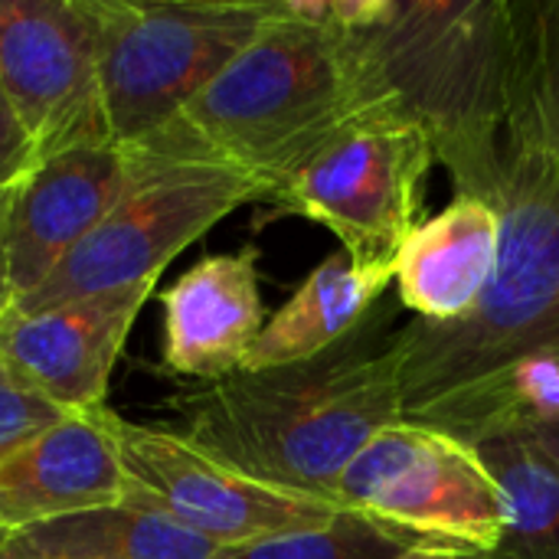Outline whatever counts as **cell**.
Here are the masks:
<instances>
[{
	"instance_id": "obj_28",
	"label": "cell",
	"mask_w": 559,
	"mask_h": 559,
	"mask_svg": "<svg viewBox=\"0 0 559 559\" xmlns=\"http://www.w3.org/2000/svg\"><path fill=\"white\" fill-rule=\"evenodd\" d=\"M3 540H7V531H3V527H0V544H3Z\"/></svg>"
},
{
	"instance_id": "obj_23",
	"label": "cell",
	"mask_w": 559,
	"mask_h": 559,
	"mask_svg": "<svg viewBox=\"0 0 559 559\" xmlns=\"http://www.w3.org/2000/svg\"><path fill=\"white\" fill-rule=\"evenodd\" d=\"M33 164H36V144L0 98V193L16 187Z\"/></svg>"
},
{
	"instance_id": "obj_9",
	"label": "cell",
	"mask_w": 559,
	"mask_h": 559,
	"mask_svg": "<svg viewBox=\"0 0 559 559\" xmlns=\"http://www.w3.org/2000/svg\"><path fill=\"white\" fill-rule=\"evenodd\" d=\"M115 445L128 508L154 511L216 547H242L324 524L344 508L262 485L193 445L183 432L128 423L115 413Z\"/></svg>"
},
{
	"instance_id": "obj_5",
	"label": "cell",
	"mask_w": 559,
	"mask_h": 559,
	"mask_svg": "<svg viewBox=\"0 0 559 559\" xmlns=\"http://www.w3.org/2000/svg\"><path fill=\"white\" fill-rule=\"evenodd\" d=\"M278 0H88L105 134L124 151L160 138L252 43Z\"/></svg>"
},
{
	"instance_id": "obj_16",
	"label": "cell",
	"mask_w": 559,
	"mask_h": 559,
	"mask_svg": "<svg viewBox=\"0 0 559 559\" xmlns=\"http://www.w3.org/2000/svg\"><path fill=\"white\" fill-rule=\"evenodd\" d=\"M390 292L393 269H360L344 249L331 252L269 318L246 370L301 364L331 350L337 341L354 334Z\"/></svg>"
},
{
	"instance_id": "obj_10",
	"label": "cell",
	"mask_w": 559,
	"mask_h": 559,
	"mask_svg": "<svg viewBox=\"0 0 559 559\" xmlns=\"http://www.w3.org/2000/svg\"><path fill=\"white\" fill-rule=\"evenodd\" d=\"M0 98L36 157L108 141L88 0H0Z\"/></svg>"
},
{
	"instance_id": "obj_18",
	"label": "cell",
	"mask_w": 559,
	"mask_h": 559,
	"mask_svg": "<svg viewBox=\"0 0 559 559\" xmlns=\"http://www.w3.org/2000/svg\"><path fill=\"white\" fill-rule=\"evenodd\" d=\"M409 423L442 429L468 445L559 423V347L521 354L498 370L439 396Z\"/></svg>"
},
{
	"instance_id": "obj_17",
	"label": "cell",
	"mask_w": 559,
	"mask_h": 559,
	"mask_svg": "<svg viewBox=\"0 0 559 559\" xmlns=\"http://www.w3.org/2000/svg\"><path fill=\"white\" fill-rule=\"evenodd\" d=\"M504 147L559 157V0H501Z\"/></svg>"
},
{
	"instance_id": "obj_13",
	"label": "cell",
	"mask_w": 559,
	"mask_h": 559,
	"mask_svg": "<svg viewBox=\"0 0 559 559\" xmlns=\"http://www.w3.org/2000/svg\"><path fill=\"white\" fill-rule=\"evenodd\" d=\"M259 246L203 255L160 292L164 373L210 386L246 370L269 324L259 292Z\"/></svg>"
},
{
	"instance_id": "obj_2",
	"label": "cell",
	"mask_w": 559,
	"mask_h": 559,
	"mask_svg": "<svg viewBox=\"0 0 559 559\" xmlns=\"http://www.w3.org/2000/svg\"><path fill=\"white\" fill-rule=\"evenodd\" d=\"M396 295L331 350L285 367L242 370L177 403L183 436L229 468L337 504V485L367 442L403 419L393 364Z\"/></svg>"
},
{
	"instance_id": "obj_15",
	"label": "cell",
	"mask_w": 559,
	"mask_h": 559,
	"mask_svg": "<svg viewBox=\"0 0 559 559\" xmlns=\"http://www.w3.org/2000/svg\"><path fill=\"white\" fill-rule=\"evenodd\" d=\"M504 216L475 193L423 219L393 259V295L400 308L429 324H459L488 295L501 262Z\"/></svg>"
},
{
	"instance_id": "obj_3",
	"label": "cell",
	"mask_w": 559,
	"mask_h": 559,
	"mask_svg": "<svg viewBox=\"0 0 559 559\" xmlns=\"http://www.w3.org/2000/svg\"><path fill=\"white\" fill-rule=\"evenodd\" d=\"M498 210L501 262L472 318H409L393 334L403 419L521 354L559 347V157L504 147Z\"/></svg>"
},
{
	"instance_id": "obj_11",
	"label": "cell",
	"mask_w": 559,
	"mask_h": 559,
	"mask_svg": "<svg viewBox=\"0 0 559 559\" xmlns=\"http://www.w3.org/2000/svg\"><path fill=\"white\" fill-rule=\"evenodd\" d=\"M138 174L141 157L111 141H88L36 157L10 190L7 210V252L16 305L29 298L124 200Z\"/></svg>"
},
{
	"instance_id": "obj_8",
	"label": "cell",
	"mask_w": 559,
	"mask_h": 559,
	"mask_svg": "<svg viewBox=\"0 0 559 559\" xmlns=\"http://www.w3.org/2000/svg\"><path fill=\"white\" fill-rule=\"evenodd\" d=\"M344 511H360L416 540L495 550L504 495L481 452L442 429L400 419L377 432L337 485Z\"/></svg>"
},
{
	"instance_id": "obj_21",
	"label": "cell",
	"mask_w": 559,
	"mask_h": 559,
	"mask_svg": "<svg viewBox=\"0 0 559 559\" xmlns=\"http://www.w3.org/2000/svg\"><path fill=\"white\" fill-rule=\"evenodd\" d=\"M423 540L393 531L360 511H341L324 524L275 534L242 547H226L216 559H393Z\"/></svg>"
},
{
	"instance_id": "obj_4",
	"label": "cell",
	"mask_w": 559,
	"mask_h": 559,
	"mask_svg": "<svg viewBox=\"0 0 559 559\" xmlns=\"http://www.w3.org/2000/svg\"><path fill=\"white\" fill-rule=\"evenodd\" d=\"M380 72L459 193L498 206L504 174L501 0H344Z\"/></svg>"
},
{
	"instance_id": "obj_1",
	"label": "cell",
	"mask_w": 559,
	"mask_h": 559,
	"mask_svg": "<svg viewBox=\"0 0 559 559\" xmlns=\"http://www.w3.org/2000/svg\"><path fill=\"white\" fill-rule=\"evenodd\" d=\"M380 111L403 105L344 0H278L252 43L138 154L229 167L272 203L328 144Z\"/></svg>"
},
{
	"instance_id": "obj_7",
	"label": "cell",
	"mask_w": 559,
	"mask_h": 559,
	"mask_svg": "<svg viewBox=\"0 0 559 559\" xmlns=\"http://www.w3.org/2000/svg\"><path fill=\"white\" fill-rule=\"evenodd\" d=\"M436 164V141L419 121L380 111L328 144L272 206L331 229L354 265L393 269L400 246L423 223Z\"/></svg>"
},
{
	"instance_id": "obj_27",
	"label": "cell",
	"mask_w": 559,
	"mask_h": 559,
	"mask_svg": "<svg viewBox=\"0 0 559 559\" xmlns=\"http://www.w3.org/2000/svg\"><path fill=\"white\" fill-rule=\"evenodd\" d=\"M0 559H39V557H26V554H13V550H3V547H0Z\"/></svg>"
},
{
	"instance_id": "obj_12",
	"label": "cell",
	"mask_w": 559,
	"mask_h": 559,
	"mask_svg": "<svg viewBox=\"0 0 559 559\" xmlns=\"http://www.w3.org/2000/svg\"><path fill=\"white\" fill-rule=\"evenodd\" d=\"M157 285L75 298L46 311H13L0 328V373L62 413L108 406L124 341Z\"/></svg>"
},
{
	"instance_id": "obj_19",
	"label": "cell",
	"mask_w": 559,
	"mask_h": 559,
	"mask_svg": "<svg viewBox=\"0 0 559 559\" xmlns=\"http://www.w3.org/2000/svg\"><path fill=\"white\" fill-rule=\"evenodd\" d=\"M3 550L39 559H216L223 547L177 521L115 504L7 534Z\"/></svg>"
},
{
	"instance_id": "obj_6",
	"label": "cell",
	"mask_w": 559,
	"mask_h": 559,
	"mask_svg": "<svg viewBox=\"0 0 559 559\" xmlns=\"http://www.w3.org/2000/svg\"><path fill=\"white\" fill-rule=\"evenodd\" d=\"M138 157L141 174L134 187L59 262V269L16 305L20 314L88 295L157 285L164 269L216 223L246 203H265V190L229 167Z\"/></svg>"
},
{
	"instance_id": "obj_22",
	"label": "cell",
	"mask_w": 559,
	"mask_h": 559,
	"mask_svg": "<svg viewBox=\"0 0 559 559\" xmlns=\"http://www.w3.org/2000/svg\"><path fill=\"white\" fill-rule=\"evenodd\" d=\"M66 413L0 373V465Z\"/></svg>"
},
{
	"instance_id": "obj_24",
	"label": "cell",
	"mask_w": 559,
	"mask_h": 559,
	"mask_svg": "<svg viewBox=\"0 0 559 559\" xmlns=\"http://www.w3.org/2000/svg\"><path fill=\"white\" fill-rule=\"evenodd\" d=\"M13 190V187H10ZM10 190L0 193V328L16 311V292L10 278V252H7V210H10Z\"/></svg>"
},
{
	"instance_id": "obj_26",
	"label": "cell",
	"mask_w": 559,
	"mask_h": 559,
	"mask_svg": "<svg viewBox=\"0 0 559 559\" xmlns=\"http://www.w3.org/2000/svg\"><path fill=\"white\" fill-rule=\"evenodd\" d=\"M521 439L524 442H531L554 468L559 472V423L554 426H537V429H531V432H521Z\"/></svg>"
},
{
	"instance_id": "obj_25",
	"label": "cell",
	"mask_w": 559,
	"mask_h": 559,
	"mask_svg": "<svg viewBox=\"0 0 559 559\" xmlns=\"http://www.w3.org/2000/svg\"><path fill=\"white\" fill-rule=\"evenodd\" d=\"M393 559H478L475 550H465V547H452V544H436V540H423L403 554H396Z\"/></svg>"
},
{
	"instance_id": "obj_20",
	"label": "cell",
	"mask_w": 559,
	"mask_h": 559,
	"mask_svg": "<svg viewBox=\"0 0 559 559\" xmlns=\"http://www.w3.org/2000/svg\"><path fill=\"white\" fill-rule=\"evenodd\" d=\"M504 495V531L478 559H559V472L521 436L475 445Z\"/></svg>"
},
{
	"instance_id": "obj_14",
	"label": "cell",
	"mask_w": 559,
	"mask_h": 559,
	"mask_svg": "<svg viewBox=\"0 0 559 559\" xmlns=\"http://www.w3.org/2000/svg\"><path fill=\"white\" fill-rule=\"evenodd\" d=\"M115 413H66L0 465V527L7 534L124 501Z\"/></svg>"
}]
</instances>
